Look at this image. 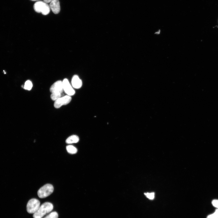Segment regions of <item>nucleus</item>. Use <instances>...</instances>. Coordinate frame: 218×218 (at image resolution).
<instances>
[{
	"label": "nucleus",
	"mask_w": 218,
	"mask_h": 218,
	"mask_svg": "<svg viewBox=\"0 0 218 218\" xmlns=\"http://www.w3.org/2000/svg\"><path fill=\"white\" fill-rule=\"evenodd\" d=\"M53 209V205L51 203L46 202L43 203L33 215L34 218H42L47 213L50 212Z\"/></svg>",
	"instance_id": "nucleus-1"
},
{
	"label": "nucleus",
	"mask_w": 218,
	"mask_h": 218,
	"mask_svg": "<svg viewBox=\"0 0 218 218\" xmlns=\"http://www.w3.org/2000/svg\"><path fill=\"white\" fill-rule=\"evenodd\" d=\"M34 8L36 12L41 13L44 15L48 14L50 10L49 5L42 1H38L36 2L34 5Z\"/></svg>",
	"instance_id": "nucleus-2"
},
{
	"label": "nucleus",
	"mask_w": 218,
	"mask_h": 218,
	"mask_svg": "<svg viewBox=\"0 0 218 218\" xmlns=\"http://www.w3.org/2000/svg\"><path fill=\"white\" fill-rule=\"evenodd\" d=\"M53 191L54 187L52 185L47 184L40 188L38 191V195L40 198H45L51 194Z\"/></svg>",
	"instance_id": "nucleus-3"
},
{
	"label": "nucleus",
	"mask_w": 218,
	"mask_h": 218,
	"mask_svg": "<svg viewBox=\"0 0 218 218\" xmlns=\"http://www.w3.org/2000/svg\"><path fill=\"white\" fill-rule=\"evenodd\" d=\"M39 201L35 198H32L28 201L27 205V210L29 213H34L40 206Z\"/></svg>",
	"instance_id": "nucleus-4"
},
{
	"label": "nucleus",
	"mask_w": 218,
	"mask_h": 218,
	"mask_svg": "<svg viewBox=\"0 0 218 218\" xmlns=\"http://www.w3.org/2000/svg\"><path fill=\"white\" fill-rule=\"evenodd\" d=\"M71 100L70 96L66 95L62 96L55 101L54 106L56 108H58L61 106L69 104Z\"/></svg>",
	"instance_id": "nucleus-5"
},
{
	"label": "nucleus",
	"mask_w": 218,
	"mask_h": 218,
	"mask_svg": "<svg viewBox=\"0 0 218 218\" xmlns=\"http://www.w3.org/2000/svg\"><path fill=\"white\" fill-rule=\"evenodd\" d=\"M64 91L67 95L71 96L75 93V91L70 84L68 80L64 79L62 81Z\"/></svg>",
	"instance_id": "nucleus-6"
},
{
	"label": "nucleus",
	"mask_w": 218,
	"mask_h": 218,
	"mask_svg": "<svg viewBox=\"0 0 218 218\" xmlns=\"http://www.w3.org/2000/svg\"><path fill=\"white\" fill-rule=\"evenodd\" d=\"M50 91L51 93L60 92L62 93L64 90L62 81L59 80L54 82L50 88Z\"/></svg>",
	"instance_id": "nucleus-7"
},
{
	"label": "nucleus",
	"mask_w": 218,
	"mask_h": 218,
	"mask_svg": "<svg viewBox=\"0 0 218 218\" xmlns=\"http://www.w3.org/2000/svg\"><path fill=\"white\" fill-rule=\"evenodd\" d=\"M50 8L55 14H58L60 10L59 0H52L49 4Z\"/></svg>",
	"instance_id": "nucleus-8"
},
{
	"label": "nucleus",
	"mask_w": 218,
	"mask_h": 218,
	"mask_svg": "<svg viewBox=\"0 0 218 218\" xmlns=\"http://www.w3.org/2000/svg\"><path fill=\"white\" fill-rule=\"evenodd\" d=\"M71 84L72 86L76 89H79L82 86V81L77 75H74L71 80Z\"/></svg>",
	"instance_id": "nucleus-9"
},
{
	"label": "nucleus",
	"mask_w": 218,
	"mask_h": 218,
	"mask_svg": "<svg viewBox=\"0 0 218 218\" xmlns=\"http://www.w3.org/2000/svg\"><path fill=\"white\" fill-rule=\"evenodd\" d=\"M79 139L78 137L76 135H72L68 137L66 140V142L68 144L77 143L78 142Z\"/></svg>",
	"instance_id": "nucleus-10"
},
{
	"label": "nucleus",
	"mask_w": 218,
	"mask_h": 218,
	"mask_svg": "<svg viewBox=\"0 0 218 218\" xmlns=\"http://www.w3.org/2000/svg\"><path fill=\"white\" fill-rule=\"evenodd\" d=\"M66 149L67 152L69 154H74L76 153L77 149L75 147L72 145H68L66 146Z\"/></svg>",
	"instance_id": "nucleus-11"
},
{
	"label": "nucleus",
	"mask_w": 218,
	"mask_h": 218,
	"mask_svg": "<svg viewBox=\"0 0 218 218\" xmlns=\"http://www.w3.org/2000/svg\"><path fill=\"white\" fill-rule=\"evenodd\" d=\"M62 93L60 92L52 93L51 95V98L52 100L55 101L62 97Z\"/></svg>",
	"instance_id": "nucleus-12"
},
{
	"label": "nucleus",
	"mask_w": 218,
	"mask_h": 218,
	"mask_svg": "<svg viewBox=\"0 0 218 218\" xmlns=\"http://www.w3.org/2000/svg\"><path fill=\"white\" fill-rule=\"evenodd\" d=\"M32 87V84L30 80L27 81L24 87V88L25 90H30Z\"/></svg>",
	"instance_id": "nucleus-13"
},
{
	"label": "nucleus",
	"mask_w": 218,
	"mask_h": 218,
	"mask_svg": "<svg viewBox=\"0 0 218 218\" xmlns=\"http://www.w3.org/2000/svg\"><path fill=\"white\" fill-rule=\"evenodd\" d=\"M58 214L55 211L53 212L50 213L44 218H58Z\"/></svg>",
	"instance_id": "nucleus-14"
},
{
	"label": "nucleus",
	"mask_w": 218,
	"mask_h": 218,
	"mask_svg": "<svg viewBox=\"0 0 218 218\" xmlns=\"http://www.w3.org/2000/svg\"><path fill=\"white\" fill-rule=\"evenodd\" d=\"M144 194L147 198L150 200H153L155 197V193L154 192L144 193Z\"/></svg>",
	"instance_id": "nucleus-15"
},
{
	"label": "nucleus",
	"mask_w": 218,
	"mask_h": 218,
	"mask_svg": "<svg viewBox=\"0 0 218 218\" xmlns=\"http://www.w3.org/2000/svg\"><path fill=\"white\" fill-rule=\"evenodd\" d=\"M206 218H218V209L213 213L208 215Z\"/></svg>",
	"instance_id": "nucleus-16"
},
{
	"label": "nucleus",
	"mask_w": 218,
	"mask_h": 218,
	"mask_svg": "<svg viewBox=\"0 0 218 218\" xmlns=\"http://www.w3.org/2000/svg\"><path fill=\"white\" fill-rule=\"evenodd\" d=\"M212 203L214 207L218 209V200H213L212 201Z\"/></svg>",
	"instance_id": "nucleus-17"
},
{
	"label": "nucleus",
	"mask_w": 218,
	"mask_h": 218,
	"mask_svg": "<svg viewBox=\"0 0 218 218\" xmlns=\"http://www.w3.org/2000/svg\"><path fill=\"white\" fill-rule=\"evenodd\" d=\"M52 0H43L44 2L47 3L50 2Z\"/></svg>",
	"instance_id": "nucleus-18"
},
{
	"label": "nucleus",
	"mask_w": 218,
	"mask_h": 218,
	"mask_svg": "<svg viewBox=\"0 0 218 218\" xmlns=\"http://www.w3.org/2000/svg\"><path fill=\"white\" fill-rule=\"evenodd\" d=\"M31 0L33 1H37V0Z\"/></svg>",
	"instance_id": "nucleus-19"
}]
</instances>
